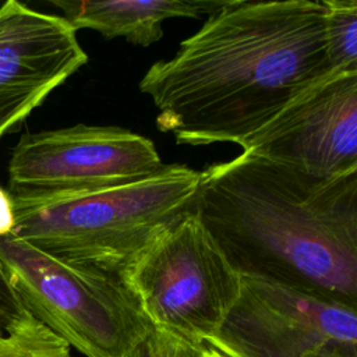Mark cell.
<instances>
[{
    "mask_svg": "<svg viewBox=\"0 0 357 357\" xmlns=\"http://www.w3.org/2000/svg\"><path fill=\"white\" fill-rule=\"evenodd\" d=\"M321 0H225L139 91L156 126L181 145L241 149L294 98L331 73Z\"/></svg>",
    "mask_w": 357,
    "mask_h": 357,
    "instance_id": "1",
    "label": "cell"
},
{
    "mask_svg": "<svg viewBox=\"0 0 357 357\" xmlns=\"http://www.w3.org/2000/svg\"><path fill=\"white\" fill-rule=\"evenodd\" d=\"M124 357H201L199 344L152 328Z\"/></svg>",
    "mask_w": 357,
    "mask_h": 357,
    "instance_id": "13",
    "label": "cell"
},
{
    "mask_svg": "<svg viewBox=\"0 0 357 357\" xmlns=\"http://www.w3.org/2000/svg\"><path fill=\"white\" fill-rule=\"evenodd\" d=\"M310 357H357V344H336Z\"/></svg>",
    "mask_w": 357,
    "mask_h": 357,
    "instance_id": "17",
    "label": "cell"
},
{
    "mask_svg": "<svg viewBox=\"0 0 357 357\" xmlns=\"http://www.w3.org/2000/svg\"><path fill=\"white\" fill-rule=\"evenodd\" d=\"M26 312L0 264V329L6 331Z\"/></svg>",
    "mask_w": 357,
    "mask_h": 357,
    "instance_id": "14",
    "label": "cell"
},
{
    "mask_svg": "<svg viewBox=\"0 0 357 357\" xmlns=\"http://www.w3.org/2000/svg\"><path fill=\"white\" fill-rule=\"evenodd\" d=\"M163 165L141 134L78 123L24 134L8 160V190L92 192L146 178Z\"/></svg>",
    "mask_w": 357,
    "mask_h": 357,
    "instance_id": "6",
    "label": "cell"
},
{
    "mask_svg": "<svg viewBox=\"0 0 357 357\" xmlns=\"http://www.w3.org/2000/svg\"><path fill=\"white\" fill-rule=\"evenodd\" d=\"M216 337L241 357H310L357 344V308L272 280L241 276Z\"/></svg>",
    "mask_w": 357,
    "mask_h": 357,
    "instance_id": "7",
    "label": "cell"
},
{
    "mask_svg": "<svg viewBox=\"0 0 357 357\" xmlns=\"http://www.w3.org/2000/svg\"><path fill=\"white\" fill-rule=\"evenodd\" d=\"M201 357H241L223 342H220L216 336L206 337L199 343Z\"/></svg>",
    "mask_w": 357,
    "mask_h": 357,
    "instance_id": "15",
    "label": "cell"
},
{
    "mask_svg": "<svg viewBox=\"0 0 357 357\" xmlns=\"http://www.w3.org/2000/svg\"><path fill=\"white\" fill-rule=\"evenodd\" d=\"M191 211L241 276L357 308V172L318 178L241 152L201 172Z\"/></svg>",
    "mask_w": 357,
    "mask_h": 357,
    "instance_id": "2",
    "label": "cell"
},
{
    "mask_svg": "<svg viewBox=\"0 0 357 357\" xmlns=\"http://www.w3.org/2000/svg\"><path fill=\"white\" fill-rule=\"evenodd\" d=\"M153 328L198 344L216 336L241 290L194 211L159 233L121 272Z\"/></svg>",
    "mask_w": 357,
    "mask_h": 357,
    "instance_id": "5",
    "label": "cell"
},
{
    "mask_svg": "<svg viewBox=\"0 0 357 357\" xmlns=\"http://www.w3.org/2000/svg\"><path fill=\"white\" fill-rule=\"evenodd\" d=\"M248 152L318 178L357 172V71H335L294 98L247 142Z\"/></svg>",
    "mask_w": 357,
    "mask_h": 357,
    "instance_id": "8",
    "label": "cell"
},
{
    "mask_svg": "<svg viewBox=\"0 0 357 357\" xmlns=\"http://www.w3.org/2000/svg\"><path fill=\"white\" fill-rule=\"evenodd\" d=\"M0 264L24 308L86 357H124L153 328L121 276L63 264L11 233Z\"/></svg>",
    "mask_w": 357,
    "mask_h": 357,
    "instance_id": "4",
    "label": "cell"
},
{
    "mask_svg": "<svg viewBox=\"0 0 357 357\" xmlns=\"http://www.w3.org/2000/svg\"><path fill=\"white\" fill-rule=\"evenodd\" d=\"M225 1V0H223ZM223 1L216 0H52L75 31L88 28L106 39L124 38L148 47L163 36L162 22L174 17L197 18L211 14Z\"/></svg>",
    "mask_w": 357,
    "mask_h": 357,
    "instance_id": "10",
    "label": "cell"
},
{
    "mask_svg": "<svg viewBox=\"0 0 357 357\" xmlns=\"http://www.w3.org/2000/svg\"><path fill=\"white\" fill-rule=\"evenodd\" d=\"M201 172L163 165L152 176L92 192L7 190L11 234L75 268L121 276L165 229L191 209Z\"/></svg>",
    "mask_w": 357,
    "mask_h": 357,
    "instance_id": "3",
    "label": "cell"
},
{
    "mask_svg": "<svg viewBox=\"0 0 357 357\" xmlns=\"http://www.w3.org/2000/svg\"><path fill=\"white\" fill-rule=\"evenodd\" d=\"M13 229V212L10 192L0 187V234L11 233Z\"/></svg>",
    "mask_w": 357,
    "mask_h": 357,
    "instance_id": "16",
    "label": "cell"
},
{
    "mask_svg": "<svg viewBox=\"0 0 357 357\" xmlns=\"http://www.w3.org/2000/svg\"><path fill=\"white\" fill-rule=\"evenodd\" d=\"M324 39L331 70L357 71V1L322 0Z\"/></svg>",
    "mask_w": 357,
    "mask_h": 357,
    "instance_id": "11",
    "label": "cell"
},
{
    "mask_svg": "<svg viewBox=\"0 0 357 357\" xmlns=\"http://www.w3.org/2000/svg\"><path fill=\"white\" fill-rule=\"evenodd\" d=\"M0 357H74L71 346L26 312L6 331L0 329Z\"/></svg>",
    "mask_w": 357,
    "mask_h": 357,
    "instance_id": "12",
    "label": "cell"
},
{
    "mask_svg": "<svg viewBox=\"0 0 357 357\" xmlns=\"http://www.w3.org/2000/svg\"><path fill=\"white\" fill-rule=\"evenodd\" d=\"M88 61L77 31L60 15L17 0L0 6V138L17 128Z\"/></svg>",
    "mask_w": 357,
    "mask_h": 357,
    "instance_id": "9",
    "label": "cell"
}]
</instances>
